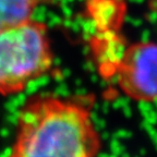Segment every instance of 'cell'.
<instances>
[{
    "instance_id": "obj_4",
    "label": "cell",
    "mask_w": 157,
    "mask_h": 157,
    "mask_svg": "<svg viewBox=\"0 0 157 157\" xmlns=\"http://www.w3.org/2000/svg\"><path fill=\"white\" fill-rule=\"evenodd\" d=\"M37 0H0V31L32 21Z\"/></svg>"
},
{
    "instance_id": "obj_1",
    "label": "cell",
    "mask_w": 157,
    "mask_h": 157,
    "mask_svg": "<svg viewBox=\"0 0 157 157\" xmlns=\"http://www.w3.org/2000/svg\"><path fill=\"white\" fill-rule=\"evenodd\" d=\"M87 97L37 94L20 109L8 157H98L101 135Z\"/></svg>"
},
{
    "instance_id": "obj_3",
    "label": "cell",
    "mask_w": 157,
    "mask_h": 157,
    "mask_svg": "<svg viewBox=\"0 0 157 157\" xmlns=\"http://www.w3.org/2000/svg\"><path fill=\"white\" fill-rule=\"evenodd\" d=\"M105 78L131 99L157 101V44L127 43Z\"/></svg>"
},
{
    "instance_id": "obj_2",
    "label": "cell",
    "mask_w": 157,
    "mask_h": 157,
    "mask_svg": "<svg viewBox=\"0 0 157 157\" xmlns=\"http://www.w3.org/2000/svg\"><path fill=\"white\" fill-rule=\"evenodd\" d=\"M52 64L54 54L44 23L32 20L0 31V95L22 93L46 75Z\"/></svg>"
}]
</instances>
